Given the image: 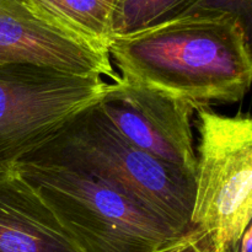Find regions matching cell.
I'll return each instance as SVG.
<instances>
[{
    "label": "cell",
    "mask_w": 252,
    "mask_h": 252,
    "mask_svg": "<svg viewBox=\"0 0 252 252\" xmlns=\"http://www.w3.org/2000/svg\"><path fill=\"white\" fill-rule=\"evenodd\" d=\"M32 10L66 33L106 49L113 38L118 0H25Z\"/></svg>",
    "instance_id": "9c48e42d"
},
{
    "label": "cell",
    "mask_w": 252,
    "mask_h": 252,
    "mask_svg": "<svg viewBox=\"0 0 252 252\" xmlns=\"http://www.w3.org/2000/svg\"><path fill=\"white\" fill-rule=\"evenodd\" d=\"M197 0H118L113 37L133 33L182 16Z\"/></svg>",
    "instance_id": "30bf717a"
},
{
    "label": "cell",
    "mask_w": 252,
    "mask_h": 252,
    "mask_svg": "<svg viewBox=\"0 0 252 252\" xmlns=\"http://www.w3.org/2000/svg\"><path fill=\"white\" fill-rule=\"evenodd\" d=\"M7 64H34L121 81L106 49L56 27L25 0H0V66Z\"/></svg>",
    "instance_id": "52a82bcc"
},
{
    "label": "cell",
    "mask_w": 252,
    "mask_h": 252,
    "mask_svg": "<svg viewBox=\"0 0 252 252\" xmlns=\"http://www.w3.org/2000/svg\"><path fill=\"white\" fill-rule=\"evenodd\" d=\"M15 167L81 252H157L184 234L144 203L85 169L27 161Z\"/></svg>",
    "instance_id": "7a4b0ae2"
},
{
    "label": "cell",
    "mask_w": 252,
    "mask_h": 252,
    "mask_svg": "<svg viewBox=\"0 0 252 252\" xmlns=\"http://www.w3.org/2000/svg\"><path fill=\"white\" fill-rule=\"evenodd\" d=\"M194 198L192 226L213 236L221 248H238L251 226L252 120L197 108Z\"/></svg>",
    "instance_id": "277c9868"
},
{
    "label": "cell",
    "mask_w": 252,
    "mask_h": 252,
    "mask_svg": "<svg viewBox=\"0 0 252 252\" xmlns=\"http://www.w3.org/2000/svg\"><path fill=\"white\" fill-rule=\"evenodd\" d=\"M0 252H81L15 166L0 171Z\"/></svg>",
    "instance_id": "ba28073f"
},
{
    "label": "cell",
    "mask_w": 252,
    "mask_h": 252,
    "mask_svg": "<svg viewBox=\"0 0 252 252\" xmlns=\"http://www.w3.org/2000/svg\"><path fill=\"white\" fill-rule=\"evenodd\" d=\"M251 226L245 231L243 239H241L240 244L238 245V248L231 252H251Z\"/></svg>",
    "instance_id": "4fadbf2b"
},
{
    "label": "cell",
    "mask_w": 252,
    "mask_h": 252,
    "mask_svg": "<svg viewBox=\"0 0 252 252\" xmlns=\"http://www.w3.org/2000/svg\"><path fill=\"white\" fill-rule=\"evenodd\" d=\"M116 130L152 157L196 175L192 115L197 107L142 84L121 79L97 102Z\"/></svg>",
    "instance_id": "8992f818"
},
{
    "label": "cell",
    "mask_w": 252,
    "mask_h": 252,
    "mask_svg": "<svg viewBox=\"0 0 252 252\" xmlns=\"http://www.w3.org/2000/svg\"><path fill=\"white\" fill-rule=\"evenodd\" d=\"M214 12V14H229L238 17L244 26L250 31L252 0H197L187 12ZM182 15V16H184ZM180 17V16H179Z\"/></svg>",
    "instance_id": "7c38bea8"
},
{
    "label": "cell",
    "mask_w": 252,
    "mask_h": 252,
    "mask_svg": "<svg viewBox=\"0 0 252 252\" xmlns=\"http://www.w3.org/2000/svg\"><path fill=\"white\" fill-rule=\"evenodd\" d=\"M20 161L85 169L144 203L182 233L192 226L193 175L126 140L97 103L74 116Z\"/></svg>",
    "instance_id": "3957f363"
},
{
    "label": "cell",
    "mask_w": 252,
    "mask_h": 252,
    "mask_svg": "<svg viewBox=\"0 0 252 252\" xmlns=\"http://www.w3.org/2000/svg\"><path fill=\"white\" fill-rule=\"evenodd\" d=\"M116 84L34 64L0 66V171L14 167Z\"/></svg>",
    "instance_id": "5b68a950"
},
{
    "label": "cell",
    "mask_w": 252,
    "mask_h": 252,
    "mask_svg": "<svg viewBox=\"0 0 252 252\" xmlns=\"http://www.w3.org/2000/svg\"><path fill=\"white\" fill-rule=\"evenodd\" d=\"M108 54L121 79L197 108L239 102L251 88L250 31L229 14L192 12L115 36Z\"/></svg>",
    "instance_id": "6da1fadb"
},
{
    "label": "cell",
    "mask_w": 252,
    "mask_h": 252,
    "mask_svg": "<svg viewBox=\"0 0 252 252\" xmlns=\"http://www.w3.org/2000/svg\"><path fill=\"white\" fill-rule=\"evenodd\" d=\"M157 252H228V250L218 245L211 234L197 226H191L180 238Z\"/></svg>",
    "instance_id": "8fae6325"
}]
</instances>
